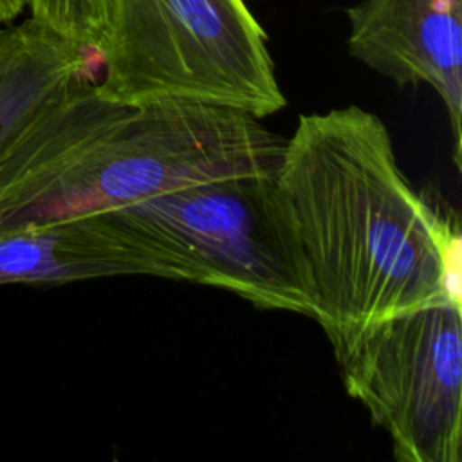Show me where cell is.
Returning a JSON list of instances; mask_svg holds the SVG:
<instances>
[{
    "mask_svg": "<svg viewBox=\"0 0 462 462\" xmlns=\"http://www.w3.org/2000/svg\"><path fill=\"white\" fill-rule=\"evenodd\" d=\"M269 206L292 278L334 354L388 316L460 305L457 213L401 171L379 116H300L271 177Z\"/></svg>",
    "mask_w": 462,
    "mask_h": 462,
    "instance_id": "6da1fadb",
    "label": "cell"
},
{
    "mask_svg": "<svg viewBox=\"0 0 462 462\" xmlns=\"http://www.w3.org/2000/svg\"><path fill=\"white\" fill-rule=\"evenodd\" d=\"M282 150L283 141L249 114L193 103L121 106L85 79L0 161V231L227 177L273 175Z\"/></svg>",
    "mask_w": 462,
    "mask_h": 462,
    "instance_id": "7a4b0ae2",
    "label": "cell"
},
{
    "mask_svg": "<svg viewBox=\"0 0 462 462\" xmlns=\"http://www.w3.org/2000/svg\"><path fill=\"white\" fill-rule=\"evenodd\" d=\"M99 94L121 106L193 103L253 117L285 106L245 0H106Z\"/></svg>",
    "mask_w": 462,
    "mask_h": 462,
    "instance_id": "3957f363",
    "label": "cell"
},
{
    "mask_svg": "<svg viewBox=\"0 0 462 462\" xmlns=\"http://www.w3.org/2000/svg\"><path fill=\"white\" fill-rule=\"evenodd\" d=\"M334 356L346 393L388 433L395 460H460V305L435 303L388 316Z\"/></svg>",
    "mask_w": 462,
    "mask_h": 462,
    "instance_id": "277c9868",
    "label": "cell"
},
{
    "mask_svg": "<svg viewBox=\"0 0 462 462\" xmlns=\"http://www.w3.org/2000/svg\"><path fill=\"white\" fill-rule=\"evenodd\" d=\"M271 177L195 184L110 213L170 253L191 283L224 289L258 309L307 316L271 215Z\"/></svg>",
    "mask_w": 462,
    "mask_h": 462,
    "instance_id": "5b68a950",
    "label": "cell"
},
{
    "mask_svg": "<svg viewBox=\"0 0 462 462\" xmlns=\"http://www.w3.org/2000/svg\"><path fill=\"white\" fill-rule=\"evenodd\" d=\"M346 16L352 58L399 87L428 85L439 94L460 171L462 0H363Z\"/></svg>",
    "mask_w": 462,
    "mask_h": 462,
    "instance_id": "8992f818",
    "label": "cell"
},
{
    "mask_svg": "<svg viewBox=\"0 0 462 462\" xmlns=\"http://www.w3.org/2000/svg\"><path fill=\"white\" fill-rule=\"evenodd\" d=\"M110 276L189 282L170 253L110 211L0 231V285H60Z\"/></svg>",
    "mask_w": 462,
    "mask_h": 462,
    "instance_id": "52a82bcc",
    "label": "cell"
},
{
    "mask_svg": "<svg viewBox=\"0 0 462 462\" xmlns=\"http://www.w3.org/2000/svg\"><path fill=\"white\" fill-rule=\"evenodd\" d=\"M97 58L29 18L0 29V161L51 105L92 78Z\"/></svg>",
    "mask_w": 462,
    "mask_h": 462,
    "instance_id": "ba28073f",
    "label": "cell"
},
{
    "mask_svg": "<svg viewBox=\"0 0 462 462\" xmlns=\"http://www.w3.org/2000/svg\"><path fill=\"white\" fill-rule=\"evenodd\" d=\"M31 18L79 43L96 56L106 0H27Z\"/></svg>",
    "mask_w": 462,
    "mask_h": 462,
    "instance_id": "9c48e42d",
    "label": "cell"
},
{
    "mask_svg": "<svg viewBox=\"0 0 462 462\" xmlns=\"http://www.w3.org/2000/svg\"><path fill=\"white\" fill-rule=\"evenodd\" d=\"M27 7V0H0V29L14 23Z\"/></svg>",
    "mask_w": 462,
    "mask_h": 462,
    "instance_id": "30bf717a",
    "label": "cell"
}]
</instances>
